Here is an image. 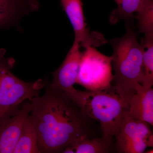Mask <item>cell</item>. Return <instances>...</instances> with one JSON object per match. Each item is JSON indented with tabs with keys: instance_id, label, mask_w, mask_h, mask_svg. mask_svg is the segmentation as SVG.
I'll return each mask as SVG.
<instances>
[{
	"instance_id": "cell-15",
	"label": "cell",
	"mask_w": 153,
	"mask_h": 153,
	"mask_svg": "<svg viewBox=\"0 0 153 153\" xmlns=\"http://www.w3.org/2000/svg\"><path fill=\"white\" fill-rule=\"evenodd\" d=\"M140 44L143 48V74L140 84L146 88L153 85V39H142Z\"/></svg>"
},
{
	"instance_id": "cell-12",
	"label": "cell",
	"mask_w": 153,
	"mask_h": 153,
	"mask_svg": "<svg viewBox=\"0 0 153 153\" xmlns=\"http://www.w3.org/2000/svg\"><path fill=\"white\" fill-rule=\"evenodd\" d=\"M30 10L32 11L27 0H0V28L13 25Z\"/></svg>"
},
{
	"instance_id": "cell-9",
	"label": "cell",
	"mask_w": 153,
	"mask_h": 153,
	"mask_svg": "<svg viewBox=\"0 0 153 153\" xmlns=\"http://www.w3.org/2000/svg\"><path fill=\"white\" fill-rule=\"evenodd\" d=\"M82 53V47L74 42L63 63L52 74V82L49 83L51 87L64 93L74 88Z\"/></svg>"
},
{
	"instance_id": "cell-14",
	"label": "cell",
	"mask_w": 153,
	"mask_h": 153,
	"mask_svg": "<svg viewBox=\"0 0 153 153\" xmlns=\"http://www.w3.org/2000/svg\"><path fill=\"white\" fill-rule=\"evenodd\" d=\"M117 7L110 16L111 24L115 25L124 20L127 22L134 18V16L146 0H114Z\"/></svg>"
},
{
	"instance_id": "cell-6",
	"label": "cell",
	"mask_w": 153,
	"mask_h": 153,
	"mask_svg": "<svg viewBox=\"0 0 153 153\" xmlns=\"http://www.w3.org/2000/svg\"><path fill=\"white\" fill-rule=\"evenodd\" d=\"M149 124L126 117L115 137L118 153H143L148 147H153V135Z\"/></svg>"
},
{
	"instance_id": "cell-10",
	"label": "cell",
	"mask_w": 153,
	"mask_h": 153,
	"mask_svg": "<svg viewBox=\"0 0 153 153\" xmlns=\"http://www.w3.org/2000/svg\"><path fill=\"white\" fill-rule=\"evenodd\" d=\"M129 102L128 114L137 120L153 125V89L138 83Z\"/></svg>"
},
{
	"instance_id": "cell-3",
	"label": "cell",
	"mask_w": 153,
	"mask_h": 153,
	"mask_svg": "<svg viewBox=\"0 0 153 153\" xmlns=\"http://www.w3.org/2000/svg\"><path fill=\"white\" fill-rule=\"evenodd\" d=\"M126 27L124 36L109 42L113 49L114 87L129 102L142 77L144 49L128 22Z\"/></svg>"
},
{
	"instance_id": "cell-2",
	"label": "cell",
	"mask_w": 153,
	"mask_h": 153,
	"mask_svg": "<svg viewBox=\"0 0 153 153\" xmlns=\"http://www.w3.org/2000/svg\"><path fill=\"white\" fill-rule=\"evenodd\" d=\"M64 93L87 117L99 123L102 137L112 144L121 125L128 114V100L113 85L109 89L96 91H81L74 88Z\"/></svg>"
},
{
	"instance_id": "cell-17",
	"label": "cell",
	"mask_w": 153,
	"mask_h": 153,
	"mask_svg": "<svg viewBox=\"0 0 153 153\" xmlns=\"http://www.w3.org/2000/svg\"><path fill=\"white\" fill-rule=\"evenodd\" d=\"M32 11H35L39 8V3L38 0H27Z\"/></svg>"
},
{
	"instance_id": "cell-18",
	"label": "cell",
	"mask_w": 153,
	"mask_h": 153,
	"mask_svg": "<svg viewBox=\"0 0 153 153\" xmlns=\"http://www.w3.org/2000/svg\"><path fill=\"white\" fill-rule=\"evenodd\" d=\"M13 111L11 113H8L4 112V111H2L0 109V123H1V122L4 119H5L7 117L10 115L13 112Z\"/></svg>"
},
{
	"instance_id": "cell-7",
	"label": "cell",
	"mask_w": 153,
	"mask_h": 153,
	"mask_svg": "<svg viewBox=\"0 0 153 153\" xmlns=\"http://www.w3.org/2000/svg\"><path fill=\"white\" fill-rule=\"evenodd\" d=\"M60 4L74 30V42L81 47H100L107 43L101 33L90 32L87 27L81 0H60Z\"/></svg>"
},
{
	"instance_id": "cell-1",
	"label": "cell",
	"mask_w": 153,
	"mask_h": 153,
	"mask_svg": "<svg viewBox=\"0 0 153 153\" xmlns=\"http://www.w3.org/2000/svg\"><path fill=\"white\" fill-rule=\"evenodd\" d=\"M31 100L39 153H62L70 143L87 135L90 119L63 92L45 85Z\"/></svg>"
},
{
	"instance_id": "cell-5",
	"label": "cell",
	"mask_w": 153,
	"mask_h": 153,
	"mask_svg": "<svg viewBox=\"0 0 153 153\" xmlns=\"http://www.w3.org/2000/svg\"><path fill=\"white\" fill-rule=\"evenodd\" d=\"M76 83L86 90L96 91L112 87V57L103 55L95 49L88 46L82 47Z\"/></svg>"
},
{
	"instance_id": "cell-16",
	"label": "cell",
	"mask_w": 153,
	"mask_h": 153,
	"mask_svg": "<svg viewBox=\"0 0 153 153\" xmlns=\"http://www.w3.org/2000/svg\"><path fill=\"white\" fill-rule=\"evenodd\" d=\"M138 22L140 33L144 34L143 38L153 39V1L146 0L134 16Z\"/></svg>"
},
{
	"instance_id": "cell-13",
	"label": "cell",
	"mask_w": 153,
	"mask_h": 153,
	"mask_svg": "<svg viewBox=\"0 0 153 153\" xmlns=\"http://www.w3.org/2000/svg\"><path fill=\"white\" fill-rule=\"evenodd\" d=\"M13 153H39L36 126L30 113L25 120Z\"/></svg>"
},
{
	"instance_id": "cell-19",
	"label": "cell",
	"mask_w": 153,
	"mask_h": 153,
	"mask_svg": "<svg viewBox=\"0 0 153 153\" xmlns=\"http://www.w3.org/2000/svg\"><path fill=\"white\" fill-rule=\"evenodd\" d=\"M148 152H146V153H153V150H149L147 151Z\"/></svg>"
},
{
	"instance_id": "cell-8",
	"label": "cell",
	"mask_w": 153,
	"mask_h": 153,
	"mask_svg": "<svg viewBox=\"0 0 153 153\" xmlns=\"http://www.w3.org/2000/svg\"><path fill=\"white\" fill-rule=\"evenodd\" d=\"M31 110V101L27 100L0 123V153H13Z\"/></svg>"
},
{
	"instance_id": "cell-4",
	"label": "cell",
	"mask_w": 153,
	"mask_h": 153,
	"mask_svg": "<svg viewBox=\"0 0 153 153\" xmlns=\"http://www.w3.org/2000/svg\"><path fill=\"white\" fill-rule=\"evenodd\" d=\"M6 54L5 49H0V109L10 113L39 95L45 83L41 79L27 82L19 79L11 71L15 60Z\"/></svg>"
},
{
	"instance_id": "cell-11",
	"label": "cell",
	"mask_w": 153,
	"mask_h": 153,
	"mask_svg": "<svg viewBox=\"0 0 153 153\" xmlns=\"http://www.w3.org/2000/svg\"><path fill=\"white\" fill-rule=\"evenodd\" d=\"M112 144L104 139H89L87 135L77 138L63 151L64 153H105L110 152Z\"/></svg>"
}]
</instances>
